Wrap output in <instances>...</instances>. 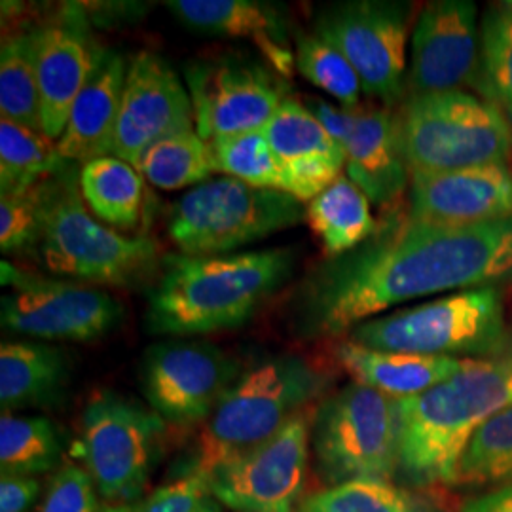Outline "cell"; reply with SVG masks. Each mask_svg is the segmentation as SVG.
<instances>
[{"instance_id":"obj_1","label":"cell","mask_w":512,"mask_h":512,"mask_svg":"<svg viewBox=\"0 0 512 512\" xmlns=\"http://www.w3.org/2000/svg\"><path fill=\"white\" fill-rule=\"evenodd\" d=\"M509 285L512 217L433 226L406 215L384 220L357 249L317 264L294 291L291 317L306 338H336L421 296Z\"/></svg>"},{"instance_id":"obj_2","label":"cell","mask_w":512,"mask_h":512,"mask_svg":"<svg viewBox=\"0 0 512 512\" xmlns=\"http://www.w3.org/2000/svg\"><path fill=\"white\" fill-rule=\"evenodd\" d=\"M293 268L289 249L164 256L148 291L147 332L190 338L238 329L287 283Z\"/></svg>"},{"instance_id":"obj_3","label":"cell","mask_w":512,"mask_h":512,"mask_svg":"<svg viewBox=\"0 0 512 512\" xmlns=\"http://www.w3.org/2000/svg\"><path fill=\"white\" fill-rule=\"evenodd\" d=\"M399 404L397 476L414 488L452 486L471 440L512 404V365L475 361L454 378Z\"/></svg>"},{"instance_id":"obj_4","label":"cell","mask_w":512,"mask_h":512,"mask_svg":"<svg viewBox=\"0 0 512 512\" xmlns=\"http://www.w3.org/2000/svg\"><path fill=\"white\" fill-rule=\"evenodd\" d=\"M330 378L296 353L275 355L243 370L203 421L190 467L183 475H205L226 459L236 458L272 439L289 421L311 408L327 389Z\"/></svg>"},{"instance_id":"obj_5","label":"cell","mask_w":512,"mask_h":512,"mask_svg":"<svg viewBox=\"0 0 512 512\" xmlns=\"http://www.w3.org/2000/svg\"><path fill=\"white\" fill-rule=\"evenodd\" d=\"M507 336L503 289L476 287L374 317L351 330L348 340L382 351L497 361Z\"/></svg>"},{"instance_id":"obj_6","label":"cell","mask_w":512,"mask_h":512,"mask_svg":"<svg viewBox=\"0 0 512 512\" xmlns=\"http://www.w3.org/2000/svg\"><path fill=\"white\" fill-rule=\"evenodd\" d=\"M37 255L50 274L112 287H133L162 268L154 239L128 238L93 219L73 165L57 179Z\"/></svg>"},{"instance_id":"obj_7","label":"cell","mask_w":512,"mask_h":512,"mask_svg":"<svg viewBox=\"0 0 512 512\" xmlns=\"http://www.w3.org/2000/svg\"><path fill=\"white\" fill-rule=\"evenodd\" d=\"M399 128L410 175L507 164L511 156L507 114L465 90L406 97Z\"/></svg>"},{"instance_id":"obj_8","label":"cell","mask_w":512,"mask_h":512,"mask_svg":"<svg viewBox=\"0 0 512 512\" xmlns=\"http://www.w3.org/2000/svg\"><path fill=\"white\" fill-rule=\"evenodd\" d=\"M306 220V207L281 190L232 177L209 179L173 203L167 234L181 255H232Z\"/></svg>"},{"instance_id":"obj_9","label":"cell","mask_w":512,"mask_h":512,"mask_svg":"<svg viewBox=\"0 0 512 512\" xmlns=\"http://www.w3.org/2000/svg\"><path fill=\"white\" fill-rule=\"evenodd\" d=\"M311 450L317 473L327 486L395 478L397 399L355 382L332 391L313 410Z\"/></svg>"},{"instance_id":"obj_10","label":"cell","mask_w":512,"mask_h":512,"mask_svg":"<svg viewBox=\"0 0 512 512\" xmlns=\"http://www.w3.org/2000/svg\"><path fill=\"white\" fill-rule=\"evenodd\" d=\"M165 433L167 423L147 406L107 389L93 393L80 414V450L99 497L110 505L143 497Z\"/></svg>"},{"instance_id":"obj_11","label":"cell","mask_w":512,"mask_h":512,"mask_svg":"<svg viewBox=\"0 0 512 512\" xmlns=\"http://www.w3.org/2000/svg\"><path fill=\"white\" fill-rule=\"evenodd\" d=\"M410 23L408 2L348 0L325 6L315 18L313 33L348 59L366 95L391 109L406 97Z\"/></svg>"},{"instance_id":"obj_12","label":"cell","mask_w":512,"mask_h":512,"mask_svg":"<svg viewBox=\"0 0 512 512\" xmlns=\"http://www.w3.org/2000/svg\"><path fill=\"white\" fill-rule=\"evenodd\" d=\"M2 327L50 342H92L116 329L124 317L122 304L107 291L69 281L21 272L2 262Z\"/></svg>"},{"instance_id":"obj_13","label":"cell","mask_w":512,"mask_h":512,"mask_svg":"<svg viewBox=\"0 0 512 512\" xmlns=\"http://www.w3.org/2000/svg\"><path fill=\"white\" fill-rule=\"evenodd\" d=\"M243 368L224 349L202 342L171 338L143 353L139 380L148 408L175 427L202 425Z\"/></svg>"},{"instance_id":"obj_14","label":"cell","mask_w":512,"mask_h":512,"mask_svg":"<svg viewBox=\"0 0 512 512\" xmlns=\"http://www.w3.org/2000/svg\"><path fill=\"white\" fill-rule=\"evenodd\" d=\"M313 410L306 408L272 439L203 475L224 509L296 512L310 463Z\"/></svg>"},{"instance_id":"obj_15","label":"cell","mask_w":512,"mask_h":512,"mask_svg":"<svg viewBox=\"0 0 512 512\" xmlns=\"http://www.w3.org/2000/svg\"><path fill=\"white\" fill-rule=\"evenodd\" d=\"M184 76L196 133L205 143L262 131L289 92V84L279 74L234 55L192 61Z\"/></svg>"},{"instance_id":"obj_16","label":"cell","mask_w":512,"mask_h":512,"mask_svg":"<svg viewBox=\"0 0 512 512\" xmlns=\"http://www.w3.org/2000/svg\"><path fill=\"white\" fill-rule=\"evenodd\" d=\"M190 129L194 107L181 76L160 54L131 55L112 156L135 167L152 145Z\"/></svg>"},{"instance_id":"obj_17","label":"cell","mask_w":512,"mask_h":512,"mask_svg":"<svg viewBox=\"0 0 512 512\" xmlns=\"http://www.w3.org/2000/svg\"><path fill=\"white\" fill-rule=\"evenodd\" d=\"M478 67L480 25L475 2H429L412 35L406 97L461 90L463 84L475 86Z\"/></svg>"},{"instance_id":"obj_18","label":"cell","mask_w":512,"mask_h":512,"mask_svg":"<svg viewBox=\"0 0 512 512\" xmlns=\"http://www.w3.org/2000/svg\"><path fill=\"white\" fill-rule=\"evenodd\" d=\"M408 217L433 226H476L512 217V171L507 164L442 173H414Z\"/></svg>"},{"instance_id":"obj_19","label":"cell","mask_w":512,"mask_h":512,"mask_svg":"<svg viewBox=\"0 0 512 512\" xmlns=\"http://www.w3.org/2000/svg\"><path fill=\"white\" fill-rule=\"evenodd\" d=\"M84 19L76 10L52 23L38 25L37 69L42 133L57 143L67 128L76 97L88 84L99 61Z\"/></svg>"},{"instance_id":"obj_20","label":"cell","mask_w":512,"mask_h":512,"mask_svg":"<svg viewBox=\"0 0 512 512\" xmlns=\"http://www.w3.org/2000/svg\"><path fill=\"white\" fill-rule=\"evenodd\" d=\"M264 135L281 169L283 192L311 202L346 169V154L302 101L287 97Z\"/></svg>"},{"instance_id":"obj_21","label":"cell","mask_w":512,"mask_h":512,"mask_svg":"<svg viewBox=\"0 0 512 512\" xmlns=\"http://www.w3.org/2000/svg\"><path fill=\"white\" fill-rule=\"evenodd\" d=\"M169 12L188 29L219 37L251 40L281 78H291L296 57L281 10L256 0H169Z\"/></svg>"},{"instance_id":"obj_22","label":"cell","mask_w":512,"mask_h":512,"mask_svg":"<svg viewBox=\"0 0 512 512\" xmlns=\"http://www.w3.org/2000/svg\"><path fill=\"white\" fill-rule=\"evenodd\" d=\"M346 175L378 207L395 205L408 186L410 169L401 143L399 114L389 107L359 105L346 147Z\"/></svg>"},{"instance_id":"obj_23","label":"cell","mask_w":512,"mask_h":512,"mask_svg":"<svg viewBox=\"0 0 512 512\" xmlns=\"http://www.w3.org/2000/svg\"><path fill=\"white\" fill-rule=\"evenodd\" d=\"M126 71L128 61L122 55L101 52L88 84L74 101L67 128L55 143L65 162L86 165L112 156Z\"/></svg>"},{"instance_id":"obj_24","label":"cell","mask_w":512,"mask_h":512,"mask_svg":"<svg viewBox=\"0 0 512 512\" xmlns=\"http://www.w3.org/2000/svg\"><path fill=\"white\" fill-rule=\"evenodd\" d=\"M334 359L355 384L372 387L387 397L406 399L454 378L473 359L427 357L399 351H382L344 340L334 348Z\"/></svg>"},{"instance_id":"obj_25","label":"cell","mask_w":512,"mask_h":512,"mask_svg":"<svg viewBox=\"0 0 512 512\" xmlns=\"http://www.w3.org/2000/svg\"><path fill=\"white\" fill-rule=\"evenodd\" d=\"M69 384V357L44 342H4L0 346V406L6 412L52 408Z\"/></svg>"},{"instance_id":"obj_26","label":"cell","mask_w":512,"mask_h":512,"mask_svg":"<svg viewBox=\"0 0 512 512\" xmlns=\"http://www.w3.org/2000/svg\"><path fill=\"white\" fill-rule=\"evenodd\" d=\"M306 220L329 258L357 249L378 230L370 200L357 184L349 181L348 175H340L308 203Z\"/></svg>"},{"instance_id":"obj_27","label":"cell","mask_w":512,"mask_h":512,"mask_svg":"<svg viewBox=\"0 0 512 512\" xmlns=\"http://www.w3.org/2000/svg\"><path fill=\"white\" fill-rule=\"evenodd\" d=\"M82 200L95 219L109 228L133 230L143 217L145 181L133 165L105 156L78 171Z\"/></svg>"},{"instance_id":"obj_28","label":"cell","mask_w":512,"mask_h":512,"mask_svg":"<svg viewBox=\"0 0 512 512\" xmlns=\"http://www.w3.org/2000/svg\"><path fill=\"white\" fill-rule=\"evenodd\" d=\"M38 27L2 37L0 46V114L19 126L42 133L37 69Z\"/></svg>"},{"instance_id":"obj_29","label":"cell","mask_w":512,"mask_h":512,"mask_svg":"<svg viewBox=\"0 0 512 512\" xmlns=\"http://www.w3.org/2000/svg\"><path fill=\"white\" fill-rule=\"evenodd\" d=\"M63 459V437L44 416L2 414L0 471L2 475L37 476L57 469Z\"/></svg>"},{"instance_id":"obj_30","label":"cell","mask_w":512,"mask_h":512,"mask_svg":"<svg viewBox=\"0 0 512 512\" xmlns=\"http://www.w3.org/2000/svg\"><path fill=\"white\" fill-rule=\"evenodd\" d=\"M71 165L44 133L0 118V196L59 175Z\"/></svg>"},{"instance_id":"obj_31","label":"cell","mask_w":512,"mask_h":512,"mask_svg":"<svg viewBox=\"0 0 512 512\" xmlns=\"http://www.w3.org/2000/svg\"><path fill=\"white\" fill-rule=\"evenodd\" d=\"M296 512H442L391 480H351L302 497Z\"/></svg>"},{"instance_id":"obj_32","label":"cell","mask_w":512,"mask_h":512,"mask_svg":"<svg viewBox=\"0 0 512 512\" xmlns=\"http://www.w3.org/2000/svg\"><path fill=\"white\" fill-rule=\"evenodd\" d=\"M135 169L162 190H181L209 181L215 173L211 147L196 129L171 135L148 148Z\"/></svg>"},{"instance_id":"obj_33","label":"cell","mask_w":512,"mask_h":512,"mask_svg":"<svg viewBox=\"0 0 512 512\" xmlns=\"http://www.w3.org/2000/svg\"><path fill=\"white\" fill-rule=\"evenodd\" d=\"M475 88L512 120V2L492 4L480 23Z\"/></svg>"},{"instance_id":"obj_34","label":"cell","mask_w":512,"mask_h":512,"mask_svg":"<svg viewBox=\"0 0 512 512\" xmlns=\"http://www.w3.org/2000/svg\"><path fill=\"white\" fill-rule=\"evenodd\" d=\"M61 175V173H59ZM59 175L0 196V249L6 255L37 251Z\"/></svg>"},{"instance_id":"obj_35","label":"cell","mask_w":512,"mask_h":512,"mask_svg":"<svg viewBox=\"0 0 512 512\" xmlns=\"http://www.w3.org/2000/svg\"><path fill=\"white\" fill-rule=\"evenodd\" d=\"M459 482L490 488L512 484V404L486 421L471 440L461 459Z\"/></svg>"},{"instance_id":"obj_36","label":"cell","mask_w":512,"mask_h":512,"mask_svg":"<svg viewBox=\"0 0 512 512\" xmlns=\"http://www.w3.org/2000/svg\"><path fill=\"white\" fill-rule=\"evenodd\" d=\"M296 71L315 88L329 93L344 109L361 105L363 84L348 59L327 40L311 33L296 38Z\"/></svg>"},{"instance_id":"obj_37","label":"cell","mask_w":512,"mask_h":512,"mask_svg":"<svg viewBox=\"0 0 512 512\" xmlns=\"http://www.w3.org/2000/svg\"><path fill=\"white\" fill-rule=\"evenodd\" d=\"M209 147L215 173H222L255 188L283 192L281 169L264 129L234 137H219L209 141Z\"/></svg>"},{"instance_id":"obj_38","label":"cell","mask_w":512,"mask_h":512,"mask_svg":"<svg viewBox=\"0 0 512 512\" xmlns=\"http://www.w3.org/2000/svg\"><path fill=\"white\" fill-rule=\"evenodd\" d=\"M207 478L198 473L179 476L135 501L110 505L101 512H222Z\"/></svg>"},{"instance_id":"obj_39","label":"cell","mask_w":512,"mask_h":512,"mask_svg":"<svg viewBox=\"0 0 512 512\" xmlns=\"http://www.w3.org/2000/svg\"><path fill=\"white\" fill-rule=\"evenodd\" d=\"M40 512H101L99 492L90 473L73 463L57 469Z\"/></svg>"},{"instance_id":"obj_40","label":"cell","mask_w":512,"mask_h":512,"mask_svg":"<svg viewBox=\"0 0 512 512\" xmlns=\"http://www.w3.org/2000/svg\"><path fill=\"white\" fill-rule=\"evenodd\" d=\"M302 103L317 118V122L325 128L330 137L338 143V147L344 150L353 129H355V124H357L359 107H355V109L334 107V105H330L329 101H325L321 97H311V95H306L302 99Z\"/></svg>"},{"instance_id":"obj_41","label":"cell","mask_w":512,"mask_h":512,"mask_svg":"<svg viewBox=\"0 0 512 512\" xmlns=\"http://www.w3.org/2000/svg\"><path fill=\"white\" fill-rule=\"evenodd\" d=\"M42 492L35 476L2 475L0 478V512H27Z\"/></svg>"},{"instance_id":"obj_42","label":"cell","mask_w":512,"mask_h":512,"mask_svg":"<svg viewBox=\"0 0 512 512\" xmlns=\"http://www.w3.org/2000/svg\"><path fill=\"white\" fill-rule=\"evenodd\" d=\"M459 512H512V484L494 486L467 499Z\"/></svg>"},{"instance_id":"obj_43","label":"cell","mask_w":512,"mask_h":512,"mask_svg":"<svg viewBox=\"0 0 512 512\" xmlns=\"http://www.w3.org/2000/svg\"><path fill=\"white\" fill-rule=\"evenodd\" d=\"M497 361H503L507 365H512V330H509V336H507V342H505V348L501 351L499 359Z\"/></svg>"},{"instance_id":"obj_44","label":"cell","mask_w":512,"mask_h":512,"mask_svg":"<svg viewBox=\"0 0 512 512\" xmlns=\"http://www.w3.org/2000/svg\"><path fill=\"white\" fill-rule=\"evenodd\" d=\"M509 122H511V129H512V120H509Z\"/></svg>"}]
</instances>
